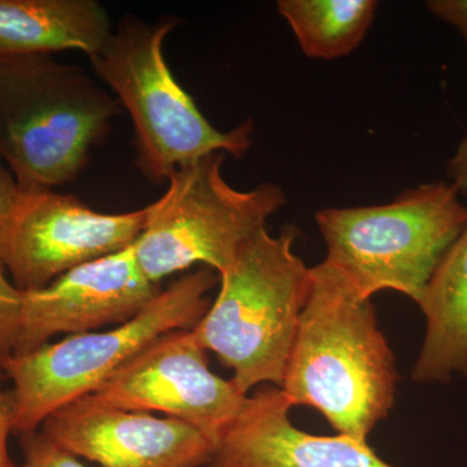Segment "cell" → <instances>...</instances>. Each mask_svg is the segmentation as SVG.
Instances as JSON below:
<instances>
[{
    "mask_svg": "<svg viewBox=\"0 0 467 467\" xmlns=\"http://www.w3.org/2000/svg\"><path fill=\"white\" fill-rule=\"evenodd\" d=\"M399 374L376 306L328 261L310 267L308 299L281 386L317 409L340 435L368 444L395 404Z\"/></svg>",
    "mask_w": 467,
    "mask_h": 467,
    "instance_id": "cell-1",
    "label": "cell"
},
{
    "mask_svg": "<svg viewBox=\"0 0 467 467\" xmlns=\"http://www.w3.org/2000/svg\"><path fill=\"white\" fill-rule=\"evenodd\" d=\"M121 104L50 55L0 58V156L23 192L75 181Z\"/></svg>",
    "mask_w": 467,
    "mask_h": 467,
    "instance_id": "cell-2",
    "label": "cell"
},
{
    "mask_svg": "<svg viewBox=\"0 0 467 467\" xmlns=\"http://www.w3.org/2000/svg\"><path fill=\"white\" fill-rule=\"evenodd\" d=\"M296 235L294 226L278 235L263 227L243 243L192 330L202 348L232 368L244 395L259 384L284 383L310 288V267L294 252Z\"/></svg>",
    "mask_w": 467,
    "mask_h": 467,
    "instance_id": "cell-3",
    "label": "cell"
},
{
    "mask_svg": "<svg viewBox=\"0 0 467 467\" xmlns=\"http://www.w3.org/2000/svg\"><path fill=\"white\" fill-rule=\"evenodd\" d=\"M175 17L150 24L125 16L109 41L88 57L95 73L115 92L134 126L137 167L153 183L212 153L241 159L250 150L252 119L221 131L205 119L171 75L164 42L177 27Z\"/></svg>",
    "mask_w": 467,
    "mask_h": 467,
    "instance_id": "cell-4",
    "label": "cell"
},
{
    "mask_svg": "<svg viewBox=\"0 0 467 467\" xmlns=\"http://www.w3.org/2000/svg\"><path fill=\"white\" fill-rule=\"evenodd\" d=\"M216 273L201 267L161 290L130 321L112 330L70 335L26 355L11 356L0 368L12 380V430L38 431L64 405L91 395L125 362L161 335L193 330L211 306Z\"/></svg>",
    "mask_w": 467,
    "mask_h": 467,
    "instance_id": "cell-5",
    "label": "cell"
},
{
    "mask_svg": "<svg viewBox=\"0 0 467 467\" xmlns=\"http://www.w3.org/2000/svg\"><path fill=\"white\" fill-rule=\"evenodd\" d=\"M448 181L423 183L380 205L325 208L316 223L326 261L361 296L383 290L417 301L467 225V205Z\"/></svg>",
    "mask_w": 467,
    "mask_h": 467,
    "instance_id": "cell-6",
    "label": "cell"
},
{
    "mask_svg": "<svg viewBox=\"0 0 467 467\" xmlns=\"http://www.w3.org/2000/svg\"><path fill=\"white\" fill-rule=\"evenodd\" d=\"M225 153H212L175 171L168 190L147 207L146 223L134 256L152 284L196 264L225 272L239 247L266 227L287 204L278 184L250 192L234 189L223 175Z\"/></svg>",
    "mask_w": 467,
    "mask_h": 467,
    "instance_id": "cell-7",
    "label": "cell"
},
{
    "mask_svg": "<svg viewBox=\"0 0 467 467\" xmlns=\"http://www.w3.org/2000/svg\"><path fill=\"white\" fill-rule=\"evenodd\" d=\"M146 217L147 207L107 214L54 190H21L0 236V259L18 290H41L69 270L131 247Z\"/></svg>",
    "mask_w": 467,
    "mask_h": 467,
    "instance_id": "cell-8",
    "label": "cell"
},
{
    "mask_svg": "<svg viewBox=\"0 0 467 467\" xmlns=\"http://www.w3.org/2000/svg\"><path fill=\"white\" fill-rule=\"evenodd\" d=\"M192 330L159 337L91 395L110 407L160 411L198 429L213 447L241 413L248 395L209 368Z\"/></svg>",
    "mask_w": 467,
    "mask_h": 467,
    "instance_id": "cell-9",
    "label": "cell"
},
{
    "mask_svg": "<svg viewBox=\"0 0 467 467\" xmlns=\"http://www.w3.org/2000/svg\"><path fill=\"white\" fill-rule=\"evenodd\" d=\"M39 430L76 457L101 467H207L214 451L183 420L110 407L94 395L57 409Z\"/></svg>",
    "mask_w": 467,
    "mask_h": 467,
    "instance_id": "cell-10",
    "label": "cell"
},
{
    "mask_svg": "<svg viewBox=\"0 0 467 467\" xmlns=\"http://www.w3.org/2000/svg\"><path fill=\"white\" fill-rule=\"evenodd\" d=\"M160 292V285L149 281L138 266L133 245L84 264L41 290L23 292L14 356L41 348L58 334L125 324Z\"/></svg>",
    "mask_w": 467,
    "mask_h": 467,
    "instance_id": "cell-11",
    "label": "cell"
},
{
    "mask_svg": "<svg viewBox=\"0 0 467 467\" xmlns=\"http://www.w3.org/2000/svg\"><path fill=\"white\" fill-rule=\"evenodd\" d=\"M291 408L272 384L248 396L207 467H395L348 436L301 431L292 425Z\"/></svg>",
    "mask_w": 467,
    "mask_h": 467,
    "instance_id": "cell-12",
    "label": "cell"
},
{
    "mask_svg": "<svg viewBox=\"0 0 467 467\" xmlns=\"http://www.w3.org/2000/svg\"><path fill=\"white\" fill-rule=\"evenodd\" d=\"M113 32L95 0H0V58L81 51L97 54Z\"/></svg>",
    "mask_w": 467,
    "mask_h": 467,
    "instance_id": "cell-13",
    "label": "cell"
},
{
    "mask_svg": "<svg viewBox=\"0 0 467 467\" xmlns=\"http://www.w3.org/2000/svg\"><path fill=\"white\" fill-rule=\"evenodd\" d=\"M426 334L411 379L447 384L467 378V225L445 252L416 301Z\"/></svg>",
    "mask_w": 467,
    "mask_h": 467,
    "instance_id": "cell-14",
    "label": "cell"
},
{
    "mask_svg": "<svg viewBox=\"0 0 467 467\" xmlns=\"http://www.w3.org/2000/svg\"><path fill=\"white\" fill-rule=\"evenodd\" d=\"M377 0H279L276 8L310 58L352 54L376 20Z\"/></svg>",
    "mask_w": 467,
    "mask_h": 467,
    "instance_id": "cell-15",
    "label": "cell"
},
{
    "mask_svg": "<svg viewBox=\"0 0 467 467\" xmlns=\"http://www.w3.org/2000/svg\"><path fill=\"white\" fill-rule=\"evenodd\" d=\"M23 292L9 281L0 259V365L14 356L20 326Z\"/></svg>",
    "mask_w": 467,
    "mask_h": 467,
    "instance_id": "cell-16",
    "label": "cell"
},
{
    "mask_svg": "<svg viewBox=\"0 0 467 467\" xmlns=\"http://www.w3.org/2000/svg\"><path fill=\"white\" fill-rule=\"evenodd\" d=\"M20 442L24 461L16 467H86L78 457L64 450L41 430L20 436Z\"/></svg>",
    "mask_w": 467,
    "mask_h": 467,
    "instance_id": "cell-17",
    "label": "cell"
},
{
    "mask_svg": "<svg viewBox=\"0 0 467 467\" xmlns=\"http://www.w3.org/2000/svg\"><path fill=\"white\" fill-rule=\"evenodd\" d=\"M426 8L459 32L467 50V0H429Z\"/></svg>",
    "mask_w": 467,
    "mask_h": 467,
    "instance_id": "cell-18",
    "label": "cell"
},
{
    "mask_svg": "<svg viewBox=\"0 0 467 467\" xmlns=\"http://www.w3.org/2000/svg\"><path fill=\"white\" fill-rule=\"evenodd\" d=\"M21 189L11 169L0 156V236L5 233L20 199Z\"/></svg>",
    "mask_w": 467,
    "mask_h": 467,
    "instance_id": "cell-19",
    "label": "cell"
},
{
    "mask_svg": "<svg viewBox=\"0 0 467 467\" xmlns=\"http://www.w3.org/2000/svg\"><path fill=\"white\" fill-rule=\"evenodd\" d=\"M3 371L0 368V467H16L8 453V436L12 430V408L9 393L3 389Z\"/></svg>",
    "mask_w": 467,
    "mask_h": 467,
    "instance_id": "cell-20",
    "label": "cell"
},
{
    "mask_svg": "<svg viewBox=\"0 0 467 467\" xmlns=\"http://www.w3.org/2000/svg\"><path fill=\"white\" fill-rule=\"evenodd\" d=\"M447 177L460 196H467V135L448 161Z\"/></svg>",
    "mask_w": 467,
    "mask_h": 467,
    "instance_id": "cell-21",
    "label": "cell"
}]
</instances>
